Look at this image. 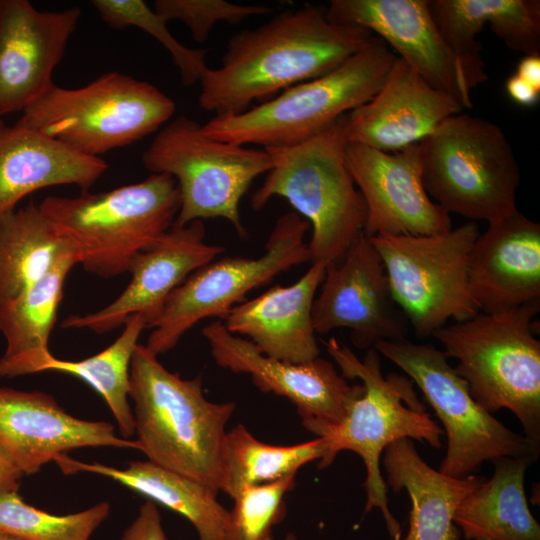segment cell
<instances>
[{"instance_id":"1","label":"cell","mask_w":540,"mask_h":540,"mask_svg":"<svg viewBox=\"0 0 540 540\" xmlns=\"http://www.w3.org/2000/svg\"><path fill=\"white\" fill-rule=\"evenodd\" d=\"M369 30L331 23L326 6L306 4L242 30L228 41L221 65L199 81L201 109L238 114L340 66L371 37Z\"/></svg>"},{"instance_id":"2","label":"cell","mask_w":540,"mask_h":540,"mask_svg":"<svg viewBox=\"0 0 540 540\" xmlns=\"http://www.w3.org/2000/svg\"><path fill=\"white\" fill-rule=\"evenodd\" d=\"M345 379H358L363 390L347 405L343 419L335 425L313 424L305 427L325 442L326 451L318 468L330 466L339 452L357 453L366 469L364 514L378 508L391 540H401L400 523L388 506L387 487L380 470L384 449L400 439L426 442L442 447L444 432L426 411L413 381L396 372L384 376L379 352L371 347L363 359L336 338L322 340Z\"/></svg>"},{"instance_id":"3","label":"cell","mask_w":540,"mask_h":540,"mask_svg":"<svg viewBox=\"0 0 540 540\" xmlns=\"http://www.w3.org/2000/svg\"><path fill=\"white\" fill-rule=\"evenodd\" d=\"M129 382L139 451L219 492L222 445L236 404L209 401L200 375L181 378L142 344L134 351Z\"/></svg>"},{"instance_id":"4","label":"cell","mask_w":540,"mask_h":540,"mask_svg":"<svg viewBox=\"0 0 540 540\" xmlns=\"http://www.w3.org/2000/svg\"><path fill=\"white\" fill-rule=\"evenodd\" d=\"M346 115L291 146L264 148L271 169L251 197L254 210L281 197L308 221L311 263H339L363 232L366 205L348 170Z\"/></svg>"},{"instance_id":"5","label":"cell","mask_w":540,"mask_h":540,"mask_svg":"<svg viewBox=\"0 0 540 540\" xmlns=\"http://www.w3.org/2000/svg\"><path fill=\"white\" fill-rule=\"evenodd\" d=\"M540 300L499 312H479L445 325L431 335L473 399L490 413L508 409L520 422L523 435L540 446V341L533 318Z\"/></svg>"},{"instance_id":"6","label":"cell","mask_w":540,"mask_h":540,"mask_svg":"<svg viewBox=\"0 0 540 540\" xmlns=\"http://www.w3.org/2000/svg\"><path fill=\"white\" fill-rule=\"evenodd\" d=\"M397 56L373 35L340 66L294 85L238 114H219L202 125L214 139L263 148L301 143L369 101Z\"/></svg>"},{"instance_id":"7","label":"cell","mask_w":540,"mask_h":540,"mask_svg":"<svg viewBox=\"0 0 540 540\" xmlns=\"http://www.w3.org/2000/svg\"><path fill=\"white\" fill-rule=\"evenodd\" d=\"M39 207L73 243L85 271L112 278L128 272L133 258L172 227L180 193L172 176L151 173L106 192L49 196Z\"/></svg>"},{"instance_id":"8","label":"cell","mask_w":540,"mask_h":540,"mask_svg":"<svg viewBox=\"0 0 540 540\" xmlns=\"http://www.w3.org/2000/svg\"><path fill=\"white\" fill-rule=\"evenodd\" d=\"M419 146L424 189L448 214L493 224L518 211L520 170L497 124L460 112Z\"/></svg>"},{"instance_id":"9","label":"cell","mask_w":540,"mask_h":540,"mask_svg":"<svg viewBox=\"0 0 540 540\" xmlns=\"http://www.w3.org/2000/svg\"><path fill=\"white\" fill-rule=\"evenodd\" d=\"M175 110L174 100L153 84L112 71L80 88L53 83L16 123L100 157L157 131Z\"/></svg>"},{"instance_id":"10","label":"cell","mask_w":540,"mask_h":540,"mask_svg":"<svg viewBox=\"0 0 540 540\" xmlns=\"http://www.w3.org/2000/svg\"><path fill=\"white\" fill-rule=\"evenodd\" d=\"M142 162L150 172L165 173L176 180L180 209L175 225L224 218L240 236L246 235L239 209L241 199L254 179L272 167L264 148L214 139L185 115L170 120L158 131Z\"/></svg>"},{"instance_id":"11","label":"cell","mask_w":540,"mask_h":540,"mask_svg":"<svg viewBox=\"0 0 540 540\" xmlns=\"http://www.w3.org/2000/svg\"><path fill=\"white\" fill-rule=\"evenodd\" d=\"M373 347L413 381L440 419L447 437L441 473L466 477L500 457L537 461L540 446L481 407L443 350L406 339L379 341Z\"/></svg>"},{"instance_id":"12","label":"cell","mask_w":540,"mask_h":540,"mask_svg":"<svg viewBox=\"0 0 540 540\" xmlns=\"http://www.w3.org/2000/svg\"><path fill=\"white\" fill-rule=\"evenodd\" d=\"M476 222L434 235L370 237L383 262L393 298L417 338L479 313L469 287L468 263L479 235Z\"/></svg>"},{"instance_id":"13","label":"cell","mask_w":540,"mask_h":540,"mask_svg":"<svg viewBox=\"0 0 540 540\" xmlns=\"http://www.w3.org/2000/svg\"><path fill=\"white\" fill-rule=\"evenodd\" d=\"M308 221L295 212L281 215L258 258L228 256L190 274L167 298L148 328L146 348L155 356L173 349L198 322L216 317L223 321L252 290L271 282L294 266L311 262L305 236Z\"/></svg>"},{"instance_id":"14","label":"cell","mask_w":540,"mask_h":540,"mask_svg":"<svg viewBox=\"0 0 540 540\" xmlns=\"http://www.w3.org/2000/svg\"><path fill=\"white\" fill-rule=\"evenodd\" d=\"M312 306L316 334L350 330L352 344L369 349L379 341L405 339L409 323L396 304L377 250L362 232L337 264L326 266Z\"/></svg>"},{"instance_id":"15","label":"cell","mask_w":540,"mask_h":540,"mask_svg":"<svg viewBox=\"0 0 540 540\" xmlns=\"http://www.w3.org/2000/svg\"><path fill=\"white\" fill-rule=\"evenodd\" d=\"M345 160L366 205L363 233L368 238L434 235L452 229L450 214L424 189L419 143L395 152L348 143Z\"/></svg>"},{"instance_id":"16","label":"cell","mask_w":540,"mask_h":540,"mask_svg":"<svg viewBox=\"0 0 540 540\" xmlns=\"http://www.w3.org/2000/svg\"><path fill=\"white\" fill-rule=\"evenodd\" d=\"M202 334L217 365L236 374H248L262 392L287 398L295 405L304 427L338 424L348 403L363 390L361 384H348L324 358L292 363L269 357L248 339L229 332L221 320L203 327Z\"/></svg>"},{"instance_id":"17","label":"cell","mask_w":540,"mask_h":540,"mask_svg":"<svg viewBox=\"0 0 540 540\" xmlns=\"http://www.w3.org/2000/svg\"><path fill=\"white\" fill-rule=\"evenodd\" d=\"M205 235L201 220L173 224L133 258L128 268L131 280L113 302L94 313L68 316L61 326L104 334L140 315L148 328L169 295L190 274L224 252V247L206 243Z\"/></svg>"},{"instance_id":"18","label":"cell","mask_w":540,"mask_h":540,"mask_svg":"<svg viewBox=\"0 0 540 540\" xmlns=\"http://www.w3.org/2000/svg\"><path fill=\"white\" fill-rule=\"evenodd\" d=\"M326 17L334 24L362 27L380 37L432 87L473 106L462 67L442 37L428 0H332Z\"/></svg>"},{"instance_id":"19","label":"cell","mask_w":540,"mask_h":540,"mask_svg":"<svg viewBox=\"0 0 540 540\" xmlns=\"http://www.w3.org/2000/svg\"><path fill=\"white\" fill-rule=\"evenodd\" d=\"M79 7L41 11L28 0H0V117L24 111L52 84Z\"/></svg>"},{"instance_id":"20","label":"cell","mask_w":540,"mask_h":540,"mask_svg":"<svg viewBox=\"0 0 540 540\" xmlns=\"http://www.w3.org/2000/svg\"><path fill=\"white\" fill-rule=\"evenodd\" d=\"M0 446L24 475L79 448L140 449L136 440L117 436L111 423L74 417L47 393L5 387H0Z\"/></svg>"},{"instance_id":"21","label":"cell","mask_w":540,"mask_h":540,"mask_svg":"<svg viewBox=\"0 0 540 540\" xmlns=\"http://www.w3.org/2000/svg\"><path fill=\"white\" fill-rule=\"evenodd\" d=\"M463 106L428 84L396 58L384 84L366 103L346 116L348 143L395 152L420 143Z\"/></svg>"},{"instance_id":"22","label":"cell","mask_w":540,"mask_h":540,"mask_svg":"<svg viewBox=\"0 0 540 540\" xmlns=\"http://www.w3.org/2000/svg\"><path fill=\"white\" fill-rule=\"evenodd\" d=\"M468 279L479 311L499 313L540 300V224L519 210L476 238Z\"/></svg>"},{"instance_id":"23","label":"cell","mask_w":540,"mask_h":540,"mask_svg":"<svg viewBox=\"0 0 540 540\" xmlns=\"http://www.w3.org/2000/svg\"><path fill=\"white\" fill-rule=\"evenodd\" d=\"M326 265L311 263L293 284H276L234 306L222 321L235 335L248 337L263 354L292 363L319 357L312 306Z\"/></svg>"},{"instance_id":"24","label":"cell","mask_w":540,"mask_h":540,"mask_svg":"<svg viewBox=\"0 0 540 540\" xmlns=\"http://www.w3.org/2000/svg\"><path fill=\"white\" fill-rule=\"evenodd\" d=\"M92 157L17 123L0 120V223L27 195L55 185L88 190L107 170Z\"/></svg>"},{"instance_id":"25","label":"cell","mask_w":540,"mask_h":540,"mask_svg":"<svg viewBox=\"0 0 540 540\" xmlns=\"http://www.w3.org/2000/svg\"><path fill=\"white\" fill-rule=\"evenodd\" d=\"M382 455L388 486L394 492L406 490L411 499L409 529L402 540H460L455 512L486 477L443 474L429 466L407 438L388 445Z\"/></svg>"},{"instance_id":"26","label":"cell","mask_w":540,"mask_h":540,"mask_svg":"<svg viewBox=\"0 0 540 540\" xmlns=\"http://www.w3.org/2000/svg\"><path fill=\"white\" fill-rule=\"evenodd\" d=\"M76 248L62 254L51 268L18 296L0 302V332L6 351L0 357V377L39 373L52 356L48 348L64 282L79 264Z\"/></svg>"},{"instance_id":"27","label":"cell","mask_w":540,"mask_h":540,"mask_svg":"<svg viewBox=\"0 0 540 540\" xmlns=\"http://www.w3.org/2000/svg\"><path fill=\"white\" fill-rule=\"evenodd\" d=\"M65 474L90 472L102 475L134 490L185 517L199 540H222L229 510L208 485L147 461H132L123 469L101 463H84L67 455L54 461Z\"/></svg>"},{"instance_id":"28","label":"cell","mask_w":540,"mask_h":540,"mask_svg":"<svg viewBox=\"0 0 540 540\" xmlns=\"http://www.w3.org/2000/svg\"><path fill=\"white\" fill-rule=\"evenodd\" d=\"M493 474L461 502L454 523L466 540H540L524 488L529 458L491 461Z\"/></svg>"},{"instance_id":"29","label":"cell","mask_w":540,"mask_h":540,"mask_svg":"<svg viewBox=\"0 0 540 540\" xmlns=\"http://www.w3.org/2000/svg\"><path fill=\"white\" fill-rule=\"evenodd\" d=\"M73 248L39 205L9 214L0 223V302L18 296Z\"/></svg>"},{"instance_id":"30","label":"cell","mask_w":540,"mask_h":540,"mask_svg":"<svg viewBox=\"0 0 540 540\" xmlns=\"http://www.w3.org/2000/svg\"><path fill=\"white\" fill-rule=\"evenodd\" d=\"M325 451L320 437L294 445H272L258 440L243 424H237L226 432L223 441L220 491L233 498L246 487L296 476L304 465L319 461Z\"/></svg>"},{"instance_id":"31","label":"cell","mask_w":540,"mask_h":540,"mask_svg":"<svg viewBox=\"0 0 540 540\" xmlns=\"http://www.w3.org/2000/svg\"><path fill=\"white\" fill-rule=\"evenodd\" d=\"M118 338L103 351L80 361H66L53 355L42 365L40 372L56 371L80 378L106 402L124 439L135 435L132 407L129 403L130 364L138 339L147 328L146 320L133 315L124 323Z\"/></svg>"},{"instance_id":"32","label":"cell","mask_w":540,"mask_h":540,"mask_svg":"<svg viewBox=\"0 0 540 540\" xmlns=\"http://www.w3.org/2000/svg\"><path fill=\"white\" fill-rule=\"evenodd\" d=\"M110 504L54 515L27 504L17 491L0 495V531L21 540H89L106 520Z\"/></svg>"},{"instance_id":"33","label":"cell","mask_w":540,"mask_h":540,"mask_svg":"<svg viewBox=\"0 0 540 540\" xmlns=\"http://www.w3.org/2000/svg\"><path fill=\"white\" fill-rule=\"evenodd\" d=\"M431 15L458 59L467 88L487 81L482 45L476 36L486 25L483 0H428Z\"/></svg>"},{"instance_id":"34","label":"cell","mask_w":540,"mask_h":540,"mask_svg":"<svg viewBox=\"0 0 540 540\" xmlns=\"http://www.w3.org/2000/svg\"><path fill=\"white\" fill-rule=\"evenodd\" d=\"M103 22L114 29L137 27L154 37L170 53L184 85L199 82L209 68L207 51L180 43L168 30L167 23L142 0H93L91 2Z\"/></svg>"},{"instance_id":"35","label":"cell","mask_w":540,"mask_h":540,"mask_svg":"<svg viewBox=\"0 0 540 540\" xmlns=\"http://www.w3.org/2000/svg\"><path fill=\"white\" fill-rule=\"evenodd\" d=\"M295 477L246 487L232 499L222 540H274L273 527L286 514L285 496L295 486Z\"/></svg>"},{"instance_id":"36","label":"cell","mask_w":540,"mask_h":540,"mask_svg":"<svg viewBox=\"0 0 540 540\" xmlns=\"http://www.w3.org/2000/svg\"><path fill=\"white\" fill-rule=\"evenodd\" d=\"M153 10L166 23L171 20L184 23L197 42L206 41L219 22L236 25L272 11L266 5H243L225 0H156Z\"/></svg>"},{"instance_id":"37","label":"cell","mask_w":540,"mask_h":540,"mask_svg":"<svg viewBox=\"0 0 540 540\" xmlns=\"http://www.w3.org/2000/svg\"><path fill=\"white\" fill-rule=\"evenodd\" d=\"M486 23L504 44L525 55H540L539 0H483Z\"/></svg>"},{"instance_id":"38","label":"cell","mask_w":540,"mask_h":540,"mask_svg":"<svg viewBox=\"0 0 540 540\" xmlns=\"http://www.w3.org/2000/svg\"><path fill=\"white\" fill-rule=\"evenodd\" d=\"M121 540H167L155 502L148 499L140 506L138 515L126 528Z\"/></svg>"},{"instance_id":"39","label":"cell","mask_w":540,"mask_h":540,"mask_svg":"<svg viewBox=\"0 0 540 540\" xmlns=\"http://www.w3.org/2000/svg\"><path fill=\"white\" fill-rule=\"evenodd\" d=\"M505 89L512 101L524 107L534 106L540 96V91L521 79L517 74L511 75L505 84Z\"/></svg>"},{"instance_id":"40","label":"cell","mask_w":540,"mask_h":540,"mask_svg":"<svg viewBox=\"0 0 540 540\" xmlns=\"http://www.w3.org/2000/svg\"><path fill=\"white\" fill-rule=\"evenodd\" d=\"M23 472L0 446V495L18 491Z\"/></svg>"},{"instance_id":"41","label":"cell","mask_w":540,"mask_h":540,"mask_svg":"<svg viewBox=\"0 0 540 540\" xmlns=\"http://www.w3.org/2000/svg\"><path fill=\"white\" fill-rule=\"evenodd\" d=\"M515 74L540 91V55H525Z\"/></svg>"},{"instance_id":"42","label":"cell","mask_w":540,"mask_h":540,"mask_svg":"<svg viewBox=\"0 0 540 540\" xmlns=\"http://www.w3.org/2000/svg\"><path fill=\"white\" fill-rule=\"evenodd\" d=\"M0 540H21V539L14 537L6 532L0 531Z\"/></svg>"},{"instance_id":"43","label":"cell","mask_w":540,"mask_h":540,"mask_svg":"<svg viewBox=\"0 0 540 540\" xmlns=\"http://www.w3.org/2000/svg\"><path fill=\"white\" fill-rule=\"evenodd\" d=\"M284 540H297L295 535L289 533Z\"/></svg>"}]
</instances>
